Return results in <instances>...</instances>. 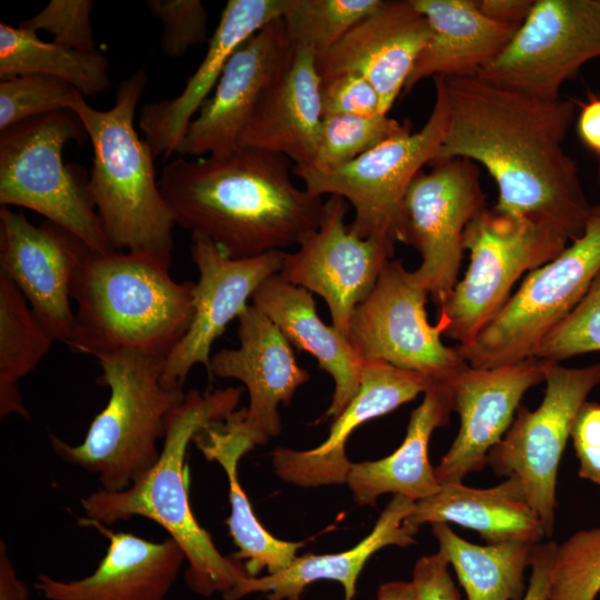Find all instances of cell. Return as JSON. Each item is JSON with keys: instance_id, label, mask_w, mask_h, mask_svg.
<instances>
[{"instance_id": "31", "label": "cell", "mask_w": 600, "mask_h": 600, "mask_svg": "<svg viewBox=\"0 0 600 600\" xmlns=\"http://www.w3.org/2000/svg\"><path fill=\"white\" fill-rule=\"evenodd\" d=\"M193 441L207 460L218 462L226 472L231 506L227 524L238 548L234 559L246 561L244 568L251 577H257L263 569L268 574L286 569L297 558L303 542L280 540L257 519L238 476L241 457L254 444L240 428L237 410L224 421L200 430Z\"/></svg>"}, {"instance_id": "18", "label": "cell", "mask_w": 600, "mask_h": 600, "mask_svg": "<svg viewBox=\"0 0 600 600\" xmlns=\"http://www.w3.org/2000/svg\"><path fill=\"white\" fill-rule=\"evenodd\" d=\"M88 250L50 221L34 226L22 213L0 209V272L22 292L49 334L66 344L74 327L71 286Z\"/></svg>"}, {"instance_id": "48", "label": "cell", "mask_w": 600, "mask_h": 600, "mask_svg": "<svg viewBox=\"0 0 600 600\" xmlns=\"http://www.w3.org/2000/svg\"><path fill=\"white\" fill-rule=\"evenodd\" d=\"M0 600H29L28 586L18 576L4 541L0 542Z\"/></svg>"}, {"instance_id": "16", "label": "cell", "mask_w": 600, "mask_h": 600, "mask_svg": "<svg viewBox=\"0 0 600 600\" xmlns=\"http://www.w3.org/2000/svg\"><path fill=\"white\" fill-rule=\"evenodd\" d=\"M293 56L281 18L247 39L189 123L177 153L199 158L238 150L241 133L261 97L287 71Z\"/></svg>"}, {"instance_id": "45", "label": "cell", "mask_w": 600, "mask_h": 600, "mask_svg": "<svg viewBox=\"0 0 600 600\" xmlns=\"http://www.w3.org/2000/svg\"><path fill=\"white\" fill-rule=\"evenodd\" d=\"M558 543L539 542L534 546L530 567L531 574L522 600H548L551 568Z\"/></svg>"}, {"instance_id": "11", "label": "cell", "mask_w": 600, "mask_h": 600, "mask_svg": "<svg viewBox=\"0 0 600 600\" xmlns=\"http://www.w3.org/2000/svg\"><path fill=\"white\" fill-rule=\"evenodd\" d=\"M540 406H520L499 443L487 456V466L499 477L519 482L530 507L539 516L547 537L556 519L558 469L581 406L600 384V362L568 368L550 362Z\"/></svg>"}, {"instance_id": "28", "label": "cell", "mask_w": 600, "mask_h": 600, "mask_svg": "<svg viewBox=\"0 0 600 600\" xmlns=\"http://www.w3.org/2000/svg\"><path fill=\"white\" fill-rule=\"evenodd\" d=\"M416 501L399 494L390 500L371 532L353 548L328 554L307 553L297 557L286 569L263 577L241 580L224 600H240L250 593L262 592L268 600H301L307 586L319 580H332L342 584L344 600H352L356 583L368 559L388 546L408 547L416 543L418 528L406 519Z\"/></svg>"}, {"instance_id": "2", "label": "cell", "mask_w": 600, "mask_h": 600, "mask_svg": "<svg viewBox=\"0 0 600 600\" xmlns=\"http://www.w3.org/2000/svg\"><path fill=\"white\" fill-rule=\"evenodd\" d=\"M284 156L240 147L223 156H178L159 189L176 224L234 259L300 246L320 226L324 201L292 179Z\"/></svg>"}, {"instance_id": "22", "label": "cell", "mask_w": 600, "mask_h": 600, "mask_svg": "<svg viewBox=\"0 0 600 600\" xmlns=\"http://www.w3.org/2000/svg\"><path fill=\"white\" fill-rule=\"evenodd\" d=\"M432 382L417 372L381 361H363L360 387L336 418L328 438L309 450L278 447L272 453L276 474L301 488L347 483L352 462L346 454L350 434L362 423L414 399Z\"/></svg>"}, {"instance_id": "40", "label": "cell", "mask_w": 600, "mask_h": 600, "mask_svg": "<svg viewBox=\"0 0 600 600\" xmlns=\"http://www.w3.org/2000/svg\"><path fill=\"white\" fill-rule=\"evenodd\" d=\"M91 0H51L33 17L19 23L20 28L38 34L46 30L53 42L80 52L97 51L91 26Z\"/></svg>"}, {"instance_id": "32", "label": "cell", "mask_w": 600, "mask_h": 600, "mask_svg": "<svg viewBox=\"0 0 600 600\" xmlns=\"http://www.w3.org/2000/svg\"><path fill=\"white\" fill-rule=\"evenodd\" d=\"M439 551L456 571L468 600H522L527 590L524 572L537 543L509 541L474 544L447 523H433Z\"/></svg>"}, {"instance_id": "4", "label": "cell", "mask_w": 600, "mask_h": 600, "mask_svg": "<svg viewBox=\"0 0 600 600\" xmlns=\"http://www.w3.org/2000/svg\"><path fill=\"white\" fill-rule=\"evenodd\" d=\"M171 260L88 250L73 277L74 327L67 346L94 358L132 350L164 360L193 317L194 282H178Z\"/></svg>"}, {"instance_id": "23", "label": "cell", "mask_w": 600, "mask_h": 600, "mask_svg": "<svg viewBox=\"0 0 600 600\" xmlns=\"http://www.w3.org/2000/svg\"><path fill=\"white\" fill-rule=\"evenodd\" d=\"M283 0H229L209 39L201 63L172 99L147 103L139 128L153 157L177 153L187 128L216 88L234 51L269 22L281 17Z\"/></svg>"}, {"instance_id": "38", "label": "cell", "mask_w": 600, "mask_h": 600, "mask_svg": "<svg viewBox=\"0 0 600 600\" xmlns=\"http://www.w3.org/2000/svg\"><path fill=\"white\" fill-rule=\"evenodd\" d=\"M80 92L51 76L21 74L0 81V131L30 118L70 110Z\"/></svg>"}, {"instance_id": "12", "label": "cell", "mask_w": 600, "mask_h": 600, "mask_svg": "<svg viewBox=\"0 0 600 600\" xmlns=\"http://www.w3.org/2000/svg\"><path fill=\"white\" fill-rule=\"evenodd\" d=\"M428 294L400 261L389 260L350 322L348 340L358 356L417 372L433 383H452L468 363L441 341L446 321L429 323Z\"/></svg>"}, {"instance_id": "37", "label": "cell", "mask_w": 600, "mask_h": 600, "mask_svg": "<svg viewBox=\"0 0 600 600\" xmlns=\"http://www.w3.org/2000/svg\"><path fill=\"white\" fill-rule=\"evenodd\" d=\"M600 592V526L557 546L548 600H594Z\"/></svg>"}, {"instance_id": "25", "label": "cell", "mask_w": 600, "mask_h": 600, "mask_svg": "<svg viewBox=\"0 0 600 600\" xmlns=\"http://www.w3.org/2000/svg\"><path fill=\"white\" fill-rule=\"evenodd\" d=\"M320 91L316 54L294 50L287 71L261 97L239 146L284 156L297 167L310 166L323 118Z\"/></svg>"}, {"instance_id": "41", "label": "cell", "mask_w": 600, "mask_h": 600, "mask_svg": "<svg viewBox=\"0 0 600 600\" xmlns=\"http://www.w3.org/2000/svg\"><path fill=\"white\" fill-rule=\"evenodd\" d=\"M151 14L162 21L161 49L170 58L209 42L208 13L200 0H148Z\"/></svg>"}, {"instance_id": "15", "label": "cell", "mask_w": 600, "mask_h": 600, "mask_svg": "<svg viewBox=\"0 0 600 600\" xmlns=\"http://www.w3.org/2000/svg\"><path fill=\"white\" fill-rule=\"evenodd\" d=\"M348 207L343 198L330 196L319 228L297 251L283 252L279 272L286 281L319 294L328 304L331 326L346 338L354 310L396 251L391 242L352 232L344 221Z\"/></svg>"}, {"instance_id": "19", "label": "cell", "mask_w": 600, "mask_h": 600, "mask_svg": "<svg viewBox=\"0 0 600 600\" xmlns=\"http://www.w3.org/2000/svg\"><path fill=\"white\" fill-rule=\"evenodd\" d=\"M549 361L529 358L489 369L469 364L451 383L453 411L460 418L454 441L434 474L440 484L462 482L483 470L489 451L509 430L523 394L544 381Z\"/></svg>"}, {"instance_id": "29", "label": "cell", "mask_w": 600, "mask_h": 600, "mask_svg": "<svg viewBox=\"0 0 600 600\" xmlns=\"http://www.w3.org/2000/svg\"><path fill=\"white\" fill-rule=\"evenodd\" d=\"M423 394L397 450L376 461L352 462L347 483L359 506L374 507L383 493L419 501L440 490L428 447L432 432L444 427L453 411L451 383H433Z\"/></svg>"}, {"instance_id": "42", "label": "cell", "mask_w": 600, "mask_h": 600, "mask_svg": "<svg viewBox=\"0 0 600 600\" xmlns=\"http://www.w3.org/2000/svg\"><path fill=\"white\" fill-rule=\"evenodd\" d=\"M322 116L381 113L373 86L357 73H341L321 81Z\"/></svg>"}, {"instance_id": "27", "label": "cell", "mask_w": 600, "mask_h": 600, "mask_svg": "<svg viewBox=\"0 0 600 600\" xmlns=\"http://www.w3.org/2000/svg\"><path fill=\"white\" fill-rule=\"evenodd\" d=\"M431 37L417 59L403 92L423 79L478 76L507 48L517 28L496 22L472 0H412Z\"/></svg>"}, {"instance_id": "39", "label": "cell", "mask_w": 600, "mask_h": 600, "mask_svg": "<svg viewBox=\"0 0 600 600\" xmlns=\"http://www.w3.org/2000/svg\"><path fill=\"white\" fill-rule=\"evenodd\" d=\"M600 351V272L574 309L541 341L533 358L549 362Z\"/></svg>"}, {"instance_id": "9", "label": "cell", "mask_w": 600, "mask_h": 600, "mask_svg": "<svg viewBox=\"0 0 600 600\" xmlns=\"http://www.w3.org/2000/svg\"><path fill=\"white\" fill-rule=\"evenodd\" d=\"M600 272V204L584 232L548 263L530 271L476 338L454 347L472 368L533 358L544 337L581 301Z\"/></svg>"}, {"instance_id": "36", "label": "cell", "mask_w": 600, "mask_h": 600, "mask_svg": "<svg viewBox=\"0 0 600 600\" xmlns=\"http://www.w3.org/2000/svg\"><path fill=\"white\" fill-rule=\"evenodd\" d=\"M407 132H410L407 124L383 113L323 117L317 150L308 168L319 171L339 168Z\"/></svg>"}, {"instance_id": "6", "label": "cell", "mask_w": 600, "mask_h": 600, "mask_svg": "<svg viewBox=\"0 0 600 600\" xmlns=\"http://www.w3.org/2000/svg\"><path fill=\"white\" fill-rule=\"evenodd\" d=\"M97 360L101 368L97 382L110 391L106 407L82 442L70 444L50 434V444L67 463L96 474L101 489L121 491L158 460L167 418L186 393L162 382V359L120 350Z\"/></svg>"}, {"instance_id": "10", "label": "cell", "mask_w": 600, "mask_h": 600, "mask_svg": "<svg viewBox=\"0 0 600 600\" xmlns=\"http://www.w3.org/2000/svg\"><path fill=\"white\" fill-rule=\"evenodd\" d=\"M570 241L548 223L482 209L467 226L463 248L470 263L439 317L444 337L471 342L502 309L523 272L536 270L560 254Z\"/></svg>"}, {"instance_id": "3", "label": "cell", "mask_w": 600, "mask_h": 600, "mask_svg": "<svg viewBox=\"0 0 600 600\" xmlns=\"http://www.w3.org/2000/svg\"><path fill=\"white\" fill-rule=\"evenodd\" d=\"M241 389L190 390L170 412L156 463L121 491L99 489L81 499L86 524H112L143 517L161 526L182 549L188 561L184 577L198 594L227 596L249 577L237 559L222 556L191 510L186 478L189 442L202 429L224 421L237 409Z\"/></svg>"}, {"instance_id": "14", "label": "cell", "mask_w": 600, "mask_h": 600, "mask_svg": "<svg viewBox=\"0 0 600 600\" xmlns=\"http://www.w3.org/2000/svg\"><path fill=\"white\" fill-rule=\"evenodd\" d=\"M431 164L412 181L404 207L408 246L421 256L411 276L439 308L458 283L466 228L486 206L474 162L453 158Z\"/></svg>"}, {"instance_id": "7", "label": "cell", "mask_w": 600, "mask_h": 600, "mask_svg": "<svg viewBox=\"0 0 600 600\" xmlns=\"http://www.w3.org/2000/svg\"><path fill=\"white\" fill-rule=\"evenodd\" d=\"M87 131L70 111L20 121L0 131V203L30 209L70 232L98 253L116 251L88 191V181L62 160L69 141Z\"/></svg>"}, {"instance_id": "17", "label": "cell", "mask_w": 600, "mask_h": 600, "mask_svg": "<svg viewBox=\"0 0 600 600\" xmlns=\"http://www.w3.org/2000/svg\"><path fill=\"white\" fill-rule=\"evenodd\" d=\"M190 254L199 271L193 288L190 327L163 361L162 382L183 389L190 370L201 363L210 372V351L230 321L246 309L259 286L279 273L283 251L234 259L210 239L191 234Z\"/></svg>"}, {"instance_id": "26", "label": "cell", "mask_w": 600, "mask_h": 600, "mask_svg": "<svg viewBox=\"0 0 600 600\" xmlns=\"http://www.w3.org/2000/svg\"><path fill=\"white\" fill-rule=\"evenodd\" d=\"M251 299L290 344L314 357L319 368L332 377L334 391L323 418H337L358 392L363 367L348 338L320 319L311 292L279 273L266 279Z\"/></svg>"}, {"instance_id": "20", "label": "cell", "mask_w": 600, "mask_h": 600, "mask_svg": "<svg viewBox=\"0 0 600 600\" xmlns=\"http://www.w3.org/2000/svg\"><path fill=\"white\" fill-rule=\"evenodd\" d=\"M237 332L239 347L216 352L209 377L244 384L249 406L237 410L238 422L256 447L280 433L278 406L288 404L310 374L297 363L283 333L254 304L239 314Z\"/></svg>"}, {"instance_id": "21", "label": "cell", "mask_w": 600, "mask_h": 600, "mask_svg": "<svg viewBox=\"0 0 600 600\" xmlns=\"http://www.w3.org/2000/svg\"><path fill=\"white\" fill-rule=\"evenodd\" d=\"M430 37L428 20L412 0H383L316 57V69L321 81L341 73L364 77L379 94L381 113L388 114Z\"/></svg>"}, {"instance_id": "49", "label": "cell", "mask_w": 600, "mask_h": 600, "mask_svg": "<svg viewBox=\"0 0 600 600\" xmlns=\"http://www.w3.org/2000/svg\"><path fill=\"white\" fill-rule=\"evenodd\" d=\"M377 600H417L412 581H390L382 583Z\"/></svg>"}, {"instance_id": "8", "label": "cell", "mask_w": 600, "mask_h": 600, "mask_svg": "<svg viewBox=\"0 0 600 600\" xmlns=\"http://www.w3.org/2000/svg\"><path fill=\"white\" fill-rule=\"evenodd\" d=\"M433 80L434 103L417 132L391 138L332 170L292 168L309 192L339 196L353 207L354 220L349 228L362 239L408 246L406 196L422 167L436 161L448 123L443 89L437 78Z\"/></svg>"}, {"instance_id": "13", "label": "cell", "mask_w": 600, "mask_h": 600, "mask_svg": "<svg viewBox=\"0 0 600 600\" xmlns=\"http://www.w3.org/2000/svg\"><path fill=\"white\" fill-rule=\"evenodd\" d=\"M600 58V0H534L507 48L479 76L556 99L581 67Z\"/></svg>"}, {"instance_id": "34", "label": "cell", "mask_w": 600, "mask_h": 600, "mask_svg": "<svg viewBox=\"0 0 600 600\" xmlns=\"http://www.w3.org/2000/svg\"><path fill=\"white\" fill-rule=\"evenodd\" d=\"M56 340L37 319L18 287L0 272V418L28 419L19 381L33 371Z\"/></svg>"}, {"instance_id": "46", "label": "cell", "mask_w": 600, "mask_h": 600, "mask_svg": "<svg viewBox=\"0 0 600 600\" xmlns=\"http://www.w3.org/2000/svg\"><path fill=\"white\" fill-rule=\"evenodd\" d=\"M477 3L491 20L518 29L529 16L534 0H480Z\"/></svg>"}, {"instance_id": "35", "label": "cell", "mask_w": 600, "mask_h": 600, "mask_svg": "<svg viewBox=\"0 0 600 600\" xmlns=\"http://www.w3.org/2000/svg\"><path fill=\"white\" fill-rule=\"evenodd\" d=\"M383 0H283L281 19L294 50L316 57L331 49Z\"/></svg>"}, {"instance_id": "5", "label": "cell", "mask_w": 600, "mask_h": 600, "mask_svg": "<svg viewBox=\"0 0 600 600\" xmlns=\"http://www.w3.org/2000/svg\"><path fill=\"white\" fill-rule=\"evenodd\" d=\"M147 81L140 68L119 84L110 109L90 107L80 93L70 111L92 144L88 191L111 247L172 260L177 224L159 189L152 151L134 129Z\"/></svg>"}, {"instance_id": "30", "label": "cell", "mask_w": 600, "mask_h": 600, "mask_svg": "<svg viewBox=\"0 0 600 600\" xmlns=\"http://www.w3.org/2000/svg\"><path fill=\"white\" fill-rule=\"evenodd\" d=\"M406 521L418 529L424 523H454L474 530L487 544L539 543L546 536L539 516L512 478L491 488L442 483L437 493L416 501Z\"/></svg>"}, {"instance_id": "44", "label": "cell", "mask_w": 600, "mask_h": 600, "mask_svg": "<svg viewBox=\"0 0 600 600\" xmlns=\"http://www.w3.org/2000/svg\"><path fill=\"white\" fill-rule=\"evenodd\" d=\"M449 566L447 557L439 550L418 559L411 580L417 600H461Z\"/></svg>"}, {"instance_id": "1", "label": "cell", "mask_w": 600, "mask_h": 600, "mask_svg": "<svg viewBox=\"0 0 600 600\" xmlns=\"http://www.w3.org/2000/svg\"><path fill=\"white\" fill-rule=\"evenodd\" d=\"M448 123L436 161L482 166L498 187L494 210L550 224L571 242L593 212L577 162L562 144L574 119L570 100L528 94L481 76L434 77Z\"/></svg>"}, {"instance_id": "24", "label": "cell", "mask_w": 600, "mask_h": 600, "mask_svg": "<svg viewBox=\"0 0 600 600\" xmlns=\"http://www.w3.org/2000/svg\"><path fill=\"white\" fill-rule=\"evenodd\" d=\"M91 526L109 540L96 570L71 581L39 574L36 589L47 600H163L186 560L181 547L171 537L152 541Z\"/></svg>"}, {"instance_id": "47", "label": "cell", "mask_w": 600, "mask_h": 600, "mask_svg": "<svg viewBox=\"0 0 600 600\" xmlns=\"http://www.w3.org/2000/svg\"><path fill=\"white\" fill-rule=\"evenodd\" d=\"M577 133L586 148L600 157V98L591 97L582 106L577 120Z\"/></svg>"}, {"instance_id": "43", "label": "cell", "mask_w": 600, "mask_h": 600, "mask_svg": "<svg viewBox=\"0 0 600 600\" xmlns=\"http://www.w3.org/2000/svg\"><path fill=\"white\" fill-rule=\"evenodd\" d=\"M570 438L579 460L578 476L600 486V403L587 400L581 406Z\"/></svg>"}, {"instance_id": "33", "label": "cell", "mask_w": 600, "mask_h": 600, "mask_svg": "<svg viewBox=\"0 0 600 600\" xmlns=\"http://www.w3.org/2000/svg\"><path fill=\"white\" fill-rule=\"evenodd\" d=\"M44 74L74 87L83 97L110 86L109 62L100 51L80 52L46 42L27 29L0 23V79Z\"/></svg>"}]
</instances>
